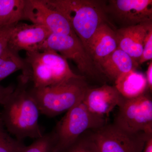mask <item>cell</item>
Segmentation results:
<instances>
[{
  "label": "cell",
  "instance_id": "cell-6",
  "mask_svg": "<svg viewBox=\"0 0 152 152\" xmlns=\"http://www.w3.org/2000/svg\"><path fill=\"white\" fill-rule=\"evenodd\" d=\"M91 131L89 134L99 152H142L147 138L152 135L129 132L113 124Z\"/></svg>",
  "mask_w": 152,
  "mask_h": 152
},
{
  "label": "cell",
  "instance_id": "cell-5",
  "mask_svg": "<svg viewBox=\"0 0 152 152\" xmlns=\"http://www.w3.org/2000/svg\"><path fill=\"white\" fill-rule=\"evenodd\" d=\"M83 98L66 112L51 132L53 152H62L87 131L99 129L107 124L104 117L93 114L87 109Z\"/></svg>",
  "mask_w": 152,
  "mask_h": 152
},
{
  "label": "cell",
  "instance_id": "cell-19",
  "mask_svg": "<svg viewBox=\"0 0 152 152\" xmlns=\"http://www.w3.org/2000/svg\"><path fill=\"white\" fill-rule=\"evenodd\" d=\"M8 132L0 117V152H22L26 146Z\"/></svg>",
  "mask_w": 152,
  "mask_h": 152
},
{
  "label": "cell",
  "instance_id": "cell-12",
  "mask_svg": "<svg viewBox=\"0 0 152 152\" xmlns=\"http://www.w3.org/2000/svg\"><path fill=\"white\" fill-rule=\"evenodd\" d=\"M123 99L115 86L104 85L98 88L88 87L83 101L91 113L104 117L119 106Z\"/></svg>",
  "mask_w": 152,
  "mask_h": 152
},
{
  "label": "cell",
  "instance_id": "cell-8",
  "mask_svg": "<svg viewBox=\"0 0 152 152\" xmlns=\"http://www.w3.org/2000/svg\"><path fill=\"white\" fill-rule=\"evenodd\" d=\"M45 50L59 52L65 59L73 61L85 77L87 76L96 78L100 73L76 34H51L41 46L39 51Z\"/></svg>",
  "mask_w": 152,
  "mask_h": 152
},
{
  "label": "cell",
  "instance_id": "cell-22",
  "mask_svg": "<svg viewBox=\"0 0 152 152\" xmlns=\"http://www.w3.org/2000/svg\"><path fill=\"white\" fill-rule=\"evenodd\" d=\"M152 59V28L149 31L145 39L141 56L139 59V65Z\"/></svg>",
  "mask_w": 152,
  "mask_h": 152
},
{
  "label": "cell",
  "instance_id": "cell-14",
  "mask_svg": "<svg viewBox=\"0 0 152 152\" xmlns=\"http://www.w3.org/2000/svg\"><path fill=\"white\" fill-rule=\"evenodd\" d=\"M117 48L115 31L108 23H103L94 35L89 48L90 56L99 71L101 65Z\"/></svg>",
  "mask_w": 152,
  "mask_h": 152
},
{
  "label": "cell",
  "instance_id": "cell-18",
  "mask_svg": "<svg viewBox=\"0 0 152 152\" xmlns=\"http://www.w3.org/2000/svg\"><path fill=\"white\" fill-rule=\"evenodd\" d=\"M26 68L24 59L8 47L0 56V82L11 74L19 70L23 71Z\"/></svg>",
  "mask_w": 152,
  "mask_h": 152
},
{
  "label": "cell",
  "instance_id": "cell-2",
  "mask_svg": "<svg viewBox=\"0 0 152 152\" xmlns=\"http://www.w3.org/2000/svg\"><path fill=\"white\" fill-rule=\"evenodd\" d=\"M62 14L89 54L91 42L106 18L103 2L94 0H43Z\"/></svg>",
  "mask_w": 152,
  "mask_h": 152
},
{
  "label": "cell",
  "instance_id": "cell-10",
  "mask_svg": "<svg viewBox=\"0 0 152 152\" xmlns=\"http://www.w3.org/2000/svg\"><path fill=\"white\" fill-rule=\"evenodd\" d=\"M124 27L152 22V0H111L105 5Z\"/></svg>",
  "mask_w": 152,
  "mask_h": 152
},
{
  "label": "cell",
  "instance_id": "cell-17",
  "mask_svg": "<svg viewBox=\"0 0 152 152\" xmlns=\"http://www.w3.org/2000/svg\"><path fill=\"white\" fill-rule=\"evenodd\" d=\"M25 0H0V30L23 20Z\"/></svg>",
  "mask_w": 152,
  "mask_h": 152
},
{
  "label": "cell",
  "instance_id": "cell-4",
  "mask_svg": "<svg viewBox=\"0 0 152 152\" xmlns=\"http://www.w3.org/2000/svg\"><path fill=\"white\" fill-rule=\"evenodd\" d=\"M86 80L81 76L49 86H31L29 91L40 113L54 117L67 112L83 97L88 88Z\"/></svg>",
  "mask_w": 152,
  "mask_h": 152
},
{
  "label": "cell",
  "instance_id": "cell-7",
  "mask_svg": "<svg viewBox=\"0 0 152 152\" xmlns=\"http://www.w3.org/2000/svg\"><path fill=\"white\" fill-rule=\"evenodd\" d=\"M114 124L129 132L152 134V100L150 94L132 99L123 98Z\"/></svg>",
  "mask_w": 152,
  "mask_h": 152
},
{
  "label": "cell",
  "instance_id": "cell-20",
  "mask_svg": "<svg viewBox=\"0 0 152 152\" xmlns=\"http://www.w3.org/2000/svg\"><path fill=\"white\" fill-rule=\"evenodd\" d=\"M61 152H99L89 134L84 133L73 143Z\"/></svg>",
  "mask_w": 152,
  "mask_h": 152
},
{
  "label": "cell",
  "instance_id": "cell-9",
  "mask_svg": "<svg viewBox=\"0 0 152 152\" xmlns=\"http://www.w3.org/2000/svg\"><path fill=\"white\" fill-rule=\"evenodd\" d=\"M23 20L43 26L51 34H76L65 17L43 0H25Z\"/></svg>",
  "mask_w": 152,
  "mask_h": 152
},
{
  "label": "cell",
  "instance_id": "cell-11",
  "mask_svg": "<svg viewBox=\"0 0 152 152\" xmlns=\"http://www.w3.org/2000/svg\"><path fill=\"white\" fill-rule=\"evenodd\" d=\"M51 34L47 28L40 25L19 22L14 26L8 47L17 53L23 50L26 52L39 51Z\"/></svg>",
  "mask_w": 152,
  "mask_h": 152
},
{
  "label": "cell",
  "instance_id": "cell-1",
  "mask_svg": "<svg viewBox=\"0 0 152 152\" xmlns=\"http://www.w3.org/2000/svg\"><path fill=\"white\" fill-rule=\"evenodd\" d=\"M30 82L22 74L17 87L3 104L1 117L6 130L20 141L43 135L39 124L40 113L29 91Z\"/></svg>",
  "mask_w": 152,
  "mask_h": 152
},
{
  "label": "cell",
  "instance_id": "cell-26",
  "mask_svg": "<svg viewBox=\"0 0 152 152\" xmlns=\"http://www.w3.org/2000/svg\"><path fill=\"white\" fill-rule=\"evenodd\" d=\"M142 152H152V135L147 138Z\"/></svg>",
  "mask_w": 152,
  "mask_h": 152
},
{
  "label": "cell",
  "instance_id": "cell-24",
  "mask_svg": "<svg viewBox=\"0 0 152 152\" xmlns=\"http://www.w3.org/2000/svg\"><path fill=\"white\" fill-rule=\"evenodd\" d=\"M14 88L13 86L4 87L0 85V105H2L7 99L13 91Z\"/></svg>",
  "mask_w": 152,
  "mask_h": 152
},
{
  "label": "cell",
  "instance_id": "cell-3",
  "mask_svg": "<svg viewBox=\"0 0 152 152\" xmlns=\"http://www.w3.org/2000/svg\"><path fill=\"white\" fill-rule=\"evenodd\" d=\"M24 60L22 74L34 88L53 86L83 76L74 73L66 60L51 50L26 52Z\"/></svg>",
  "mask_w": 152,
  "mask_h": 152
},
{
  "label": "cell",
  "instance_id": "cell-25",
  "mask_svg": "<svg viewBox=\"0 0 152 152\" xmlns=\"http://www.w3.org/2000/svg\"><path fill=\"white\" fill-rule=\"evenodd\" d=\"M145 77L146 78L147 83H148V89L150 91H152V62L150 63L148 66Z\"/></svg>",
  "mask_w": 152,
  "mask_h": 152
},
{
  "label": "cell",
  "instance_id": "cell-16",
  "mask_svg": "<svg viewBox=\"0 0 152 152\" xmlns=\"http://www.w3.org/2000/svg\"><path fill=\"white\" fill-rule=\"evenodd\" d=\"M115 84L116 88L125 99L138 97L148 90L145 75L136 69L123 74L115 81Z\"/></svg>",
  "mask_w": 152,
  "mask_h": 152
},
{
  "label": "cell",
  "instance_id": "cell-23",
  "mask_svg": "<svg viewBox=\"0 0 152 152\" xmlns=\"http://www.w3.org/2000/svg\"><path fill=\"white\" fill-rule=\"evenodd\" d=\"M14 26L0 30V56L8 48L9 39Z\"/></svg>",
  "mask_w": 152,
  "mask_h": 152
},
{
  "label": "cell",
  "instance_id": "cell-13",
  "mask_svg": "<svg viewBox=\"0 0 152 152\" xmlns=\"http://www.w3.org/2000/svg\"><path fill=\"white\" fill-rule=\"evenodd\" d=\"M152 28V22H150L117 30L118 48L126 52L138 63L142 52L145 39Z\"/></svg>",
  "mask_w": 152,
  "mask_h": 152
},
{
  "label": "cell",
  "instance_id": "cell-21",
  "mask_svg": "<svg viewBox=\"0 0 152 152\" xmlns=\"http://www.w3.org/2000/svg\"><path fill=\"white\" fill-rule=\"evenodd\" d=\"M53 135L50 133L36 139L31 145L25 147L22 152H53Z\"/></svg>",
  "mask_w": 152,
  "mask_h": 152
},
{
  "label": "cell",
  "instance_id": "cell-15",
  "mask_svg": "<svg viewBox=\"0 0 152 152\" xmlns=\"http://www.w3.org/2000/svg\"><path fill=\"white\" fill-rule=\"evenodd\" d=\"M139 66L137 62L122 50L117 48L100 66V72L112 80Z\"/></svg>",
  "mask_w": 152,
  "mask_h": 152
}]
</instances>
